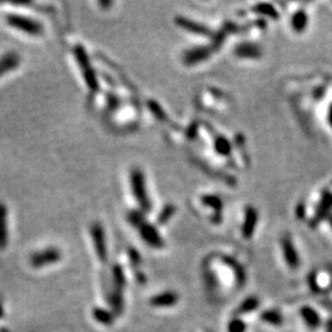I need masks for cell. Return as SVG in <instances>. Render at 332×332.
I'll use <instances>...</instances> for the list:
<instances>
[{
	"label": "cell",
	"instance_id": "6da1fadb",
	"mask_svg": "<svg viewBox=\"0 0 332 332\" xmlns=\"http://www.w3.org/2000/svg\"><path fill=\"white\" fill-rule=\"evenodd\" d=\"M73 53H74L75 59H77L78 64L80 67V71H82L83 77H84L85 84L87 85L91 91H97L98 90V80L96 77V73L92 69L91 63H90L89 56H87L86 51L83 46L77 45L73 48Z\"/></svg>",
	"mask_w": 332,
	"mask_h": 332
},
{
	"label": "cell",
	"instance_id": "7a4b0ae2",
	"mask_svg": "<svg viewBox=\"0 0 332 332\" xmlns=\"http://www.w3.org/2000/svg\"><path fill=\"white\" fill-rule=\"evenodd\" d=\"M131 188L134 198L138 202L139 207L143 212L148 213L152 209L149 196L147 191V183H145L144 173L139 168H133L131 172Z\"/></svg>",
	"mask_w": 332,
	"mask_h": 332
},
{
	"label": "cell",
	"instance_id": "3957f363",
	"mask_svg": "<svg viewBox=\"0 0 332 332\" xmlns=\"http://www.w3.org/2000/svg\"><path fill=\"white\" fill-rule=\"evenodd\" d=\"M6 24L21 32L27 33L31 36H41L45 32V27L37 20H33L32 17L24 16V15L10 14L6 17Z\"/></svg>",
	"mask_w": 332,
	"mask_h": 332
},
{
	"label": "cell",
	"instance_id": "277c9868",
	"mask_svg": "<svg viewBox=\"0 0 332 332\" xmlns=\"http://www.w3.org/2000/svg\"><path fill=\"white\" fill-rule=\"evenodd\" d=\"M61 258H62V253L58 249L48 248L45 249V250L33 253V255L31 256L30 262L31 264H32V267H35V268H41V267H45L47 266V264L59 262L61 261Z\"/></svg>",
	"mask_w": 332,
	"mask_h": 332
},
{
	"label": "cell",
	"instance_id": "5b68a950",
	"mask_svg": "<svg viewBox=\"0 0 332 332\" xmlns=\"http://www.w3.org/2000/svg\"><path fill=\"white\" fill-rule=\"evenodd\" d=\"M281 246H282V251H283V256H284V261L287 263V266L289 267L290 269H298L300 266V258L299 255H298V251L295 249L294 243L290 239L289 235H284L281 240Z\"/></svg>",
	"mask_w": 332,
	"mask_h": 332
},
{
	"label": "cell",
	"instance_id": "8992f818",
	"mask_svg": "<svg viewBox=\"0 0 332 332\" xmlns=\"http://www.w3.org/2000/svg\"><path fill=\"white\" fill-rule=\"evenodd\" d=\"M91 239L94 243V248L97 253L98 260L101 262L107 261V246H106L105 232L98 223H95L91 227Z\"/></svg>",
	"mask_w": 332,
	"mask_h": 332
},
{
	"label": "cell",
	"instance_id": "52a82bcc",
	"mask_svg": "<svg viewBox=\"0 0 332 332\" xmlns=\"http://www.w3.org/2000/svg\"><path fill=\"white\" fill-rule=\"evenodd\" d=\"M213 51L214 49L212 48V46H199V47L190 48L183 53V64H186V66H194V64L201 63V62L209 58V56H211Z\"/></svg>",
	"mask_w": 332,
	"mask_h": 332
},
{
	"label": "cell",
	"instance_id": "ba28073f",
	"mask_svg": "<svg viewBox=\"0 0 332 332\" xmlns=\"http://www.w3.org/2000/svg\"><path fill=\"white\" fill-rule=\"evenodd\" d=\"M139 233H141L143 240L149 246H152V248L154 249L164 248V240H163L158 229L153 224L144 222L141 227H139Z\"/></svg>",
	"mask_w": 332,
	"mask_h": 332
},
{
	"label": "cell",
	"instance_id": "9c48e42d",
	"mask_svg": "<svg viewBox=\"0 0 332 332\" xmlns=\"http://www.w3.org/2000/svg\"><path fill=\"white\" fill-rule=\"evenodd\" d=\"M175 22H176V25L180 26L181 28H183V30L188 31V32H191V33H194V35L207 36V37L213 35V32H212L211 28H208L207 26L199 24V22L193 21V20L187 19V17L177 16L175 19Z\"/></svg>",
	"mask_w": 332,
	"mask_h": 332
},
{
	"label": "cell",
	"instance_id": "30bf717a",
	"mask_svg": "<svg viewBox=\"0 0 332 332\" xmlns=\"http://www.w3.org/2000/svg\"><path fill=\"white\" fill-rule=\"evenodd\" d=\"M258 222V213L253 207L249 206L245 209V217H244L243 227H241V233L245 239H251L255 234L256 227Z\"/></svg>",
	"mask_w": 332,
	"mask_h": 332
},
{
	"label": "cell",
	"instance_id": "8fae6325",
	"mask_svg": "<svg viewBox=\"0 0 332 332\" xmlns=\"http://www.w3.org/2000/svg\"><path fill=\"white\" fill-rule=\"evenodd\" d=\"M178 302V294L175 292H164L154 295L150 299V305L155 308H168Z\"/></svg>",
	"mask_w": 332,
	"mask_h": 332
},
{
	"label": "cell",
	"instance_id": "7c38bea8",
	"mask_svg": "<svg viewBox=\"0 0 332 332\" xmlns=\"http://www.w3.org/2000/svg\"><path fill=\"white\" fill-rule=\"evenodd\" d=\"M20 64V57L15 52H7L0 57V77L12 72Z\"/></svg>",
	"mask_w": 332,
	"mask_h": 332
},
{
	"label": "cell",
	"instance_id": "4fadbf2b",
	"mask_svg": "<svg viewBox=\"0 0 332 332\" xmlns=\"http://www.w3.org/2000/svg\"><path fill=\"white\" fill-rule=\"evenodd\" d=\"M235 54L239 58L257 59L262 56L261 48L253 43H241L235 48Z\"/></svg>",
	"mask_w": 332,
	"mask_h": 332
},
{
	"label": "cell",
	"instance_id": "5bb4252c",
	"mask_svg": "<svg viewBox=\"0 0 332 332\" xmlns=\"http://www.w3.org/2000/svg\"><path fill=\"white\" fill-rule=\"evenodd\" d=\"M201 202L207 206L208 208L213 209L214 211V222L218 223L220 222V217H222V211H223V201L218 196L214 194H204L201 197Z\"/></svg>",
	"mask_w": 332,
	"mask_h": 332
},
{
	"label": "cell",
	"instance_id": "9a60e30c",
	"mask_svg": "<svg viewBox=\"0 0 332 332\" xmlns=\"http://www.w3.org/2000/svg\"><path fill=\"white\" fill-rule=\"evenodd\" d=\"M9 241V230H7V209L5 204L0 203V250L6 248Z\"/></svg>",
	"mask_w": 332,
	"mask_h": 332
},
{
	"label": "cell",
	"instance_id": "2e32d148",
	"mask_svg": "<svg viewBox=\"0 0 332 332\" xmlns=\"http://www.w3.org/2000/svg\"><path fill=\"white\" fill-rule=\"evenodd\" d=\"M300 316L310 329H318L321 324V319L319 314L310 307H303L300 309Z\"/></svg>",
	"mask_w": 332,
	"mask_h": 332
},
{
	"label": "cell",
	"instance_id": "e0dca14e",
	"mask_svg": "<svg viewBox=\"0 0 332 332\" xmlns=\"http://www.w3.org/2000/svg\"><path fill=\"white\" fill-rule=\"evenodd\" d=\"M309 24V17L304 10L295 12L292 17V27L295 32H304Z\"/></svg>",
	"mask_w": 332,
	"mask_h": 332
},
{
	"label": "cell",
	"instance_id": "ac0fdd59",
	"mask_svg": "<svg viewBox=\"0 0 332 332\" xmlns=\"http://www.w3.org/2000/svg\"><path fill=\"white\" fill-rule=\"evenodd\" d=\"M214 149L218 154L223 157H229L232 154V144L223 136H218L214 139Z\"/></svg>",
	"mask_w": 332,
	"mask_h": 332
},
{
	"label": "cell",
	"instance_id": "d6986e66",
	"mask_svg": "<svg viewBox=\"0 0 332 332\" xmlns=\"http://www.w3.org/2000/svg\"><path fill=\"white\" fill-rule=\"evenodd\" d=\"M260 305V300L257 299L256 297H249L239 305V308L237 309V314L238 315H244V314L251 313V311H255L256 309L258 308Z\"/></svg>",
	"mask_w": 332,
	"mask_h": 332
},
{
	"label": "cell",
	"instance_id": "ffe728a7",
	"mask_svg": "<svg viewBox=\"0 0 332 332\" xmlns=\"http://www.w3.org/2000/svg\"><path fill=\"white\" fill-rule=\"evenodd\" d=\"M261 320L269 324L272 326H281L283 323V318L276 310H266L261 314Z\"/></svg>",
	"mask_w": 332,
	"mask_h": 332
},
{
	"label": "cell",
	"instance_id": "44dd1931",
	"mask_svg": "<svg viewBox=\"0 0 332 332\" xmlns=\"http://www.w3.org/2000/svg\"><path fill=\"white\" fill-rule=\"evenodd\" d=\"M253 11L258 12V14H262L266 17H272V19L274 20L279 17L278 11L274 9L273 5L268 4V2H260V4H257L255 7H253Z\"/></svg>",
	"mask_w": 332,
	"mask_h": 332
},
{
	"label": "cell",
	"instance_id": "7402d4cb",
	"mask_svg": "<svg viewBox=\"0 0 332 332\" xmlns=\"http://www.w3.org/2000/svg\"><path fill=\"white\" fill-rule=\"evenodd\" d=\"M92 316H94L96 321L103 324V325H111V324L113 323V320H115V316H113L110 311H106L100 308H95L94 310H92Z\"/></svg>",
	"mask_w": 332,
	"mask_h": 332
},
{
	"label": "cell",
	"instance_id": "603a6c76",
	"mask_svg": "<svg viewBox=\"0 0 332 332\" xmlns=\"http://www.w3.org/2000/svg\"><path fill=\"white\" fill-rule=\"evenodd\" d=\"M148 108H149L150 112L155 116V118H158L162 122L167 121V115H166L165 111L163 110V107L157 102V101L154 100L148 101Z\"/></svg>",
	"mask_w": 332,
	"mask_h": 332
},
{
	"label": "cell",
	"instance_id": "cb8c5ba5",
	"mask_svg": "<svg viewBox=\"0 0 332 332\" xmlns=\"http://www.w3.org/2000/svg\"><path fill=\"white\" fill-rule=\"evenodd\" d=\"M113 273V282H115V290H118V292H122V289L124 288V284H126V278H124L123 271H122L121 267L118 264H115L112 269Z\"/></svg>",
	"mask_w": 332,
	"mask_h": 332
},
{
	"label": "cell",
	"instance_id": "d4e9b609",
	"mask_svg": "<svg viewBox=\"0 0 332 332\" xmlns=\"http://www.w3.org/2000/svg\"><path fill=\"white\" fill-rule=\"evenodd\" d=\"M176 213V207L172 204H167L164 208L162 209V212L159 213V218H158V223L159 224H165L170 220V218Z\"/></svg>",
	"mask_w": 332,
	"mask_h": 332
},
{
	"label": "cell",
	"instance_id": "484cf974",
	"mask_svg": "<svg viewBox=\"0 0 332 332\" xmlns=\"http://www.w3.org/2000/svg\"><path fill=\"white\" fill-rule=\"evenodd\" d=\"M228 332H246V324L241 319L235 318L228 325Z\"/></svg>",
	"mask_w": 332,
	"mask_h": 332
},
{
	"label": "cell",
	"instance_id": "4316f807",
	"mask_svg": "<svg viewBox=\"0 0 332 332\" xmlns=\"http://www.w3.org/2000/svg\"><path fill=\"white\" fill-rule=\"evenodd\" d=\"M111 304H112L113 310L116 311V314H119L123 308V298H122V292L115 290L111 298Z\"/></svg>",
	"mask_w": 332,
	"mask_h": 332
},
{
	"label": "cell",
	"instance_id": "83f0119b",
	"mask_svg": "<svg viewBox=\"0 0 332 332\" xmlns=\"http://www.w3.org/2000/svg\"><path fill=\"white\" fill-rule=\"evenodd\" d=\"M128 220L132 225L139 228L144 223V217H143V213L141 212L133 211L128 214Z\"/></svg>",
	"mask_w": 332,
	"mask_h": 332
},
{
	"label": "cell",
	"instance_id": "f1b7e54d",
	"mask_svg": "<svg viewBox=\"0 0 332 332\" xmlns=\"http://www.w3.org/2000/svg\"><path fill=\"white\" fill-rule=\"evenodd\" d=\"M309 285H310V289L314 290V292H318L319 290V284H318V276L316 273L309 274Z\"/></svg>",
	"mask_w": 332,
	"mask_h": 332
},
{
	"label": "cell",
	"instance_id": "f546056e",
	"mask_svg": "<svg viewBox=\"0 0 332 332\" xmlns=\"http://www.w3.org/2000/svg\"><path fill=\"white\" fill-rule=\"evenodd\" d=\"M129 255H131V260L133 261V262H136V263H138V262L141 261V257H139V253L137 252V251L131 250V251H129Z\"/></svg>",
	"mask_w": 332,
	"mask_h": 332
},
{
	"label": "cell",
	"instance_id": "4dcf8cb0",
	"mask_svg": "<svg viewBox=\"0 0 332 332\" xmlns=\"http://www.w3.org/2000/svg\"><path fill=\"white\" fill-rule=\"evenodd\" d=\"M326 331L332 332V319L328 321V325H326Z\"/></svg>",
	"mask_w": 332,
	"mask_h": 332
},
{
	"label": "cell",
	"instance_id": "1f68e13d",
	"mask_svg": "<svg viewBox=\"0 0 332 332\" xmlns=\"http://www.w3.org/2000/svg\"><path fill=\"white\" fill-rule=\"evenodd\" d=\"M329 122H330V124L332 127V106H331L330 111H329Z\"/></svg>",
	"mask_w": 332,
	"mask_h": 332
},
{
	"label": "cell",
	"instance_id": "d6a6232c",
	"mask_svg": "<svg viewBox=\"0 0 332 332\" xmlns=\"http://www.w3.org/2000/svg\"><path fill=\"white\" fill-rule=\"evenodd\" d=\"M1 315H2V309L0 307V318H1Z\"/></svg>",
	"mask_w": 332,
	"mask_h": 332
},
{
	"label": "cell",
	"instance_id": "836d02e7",
	"mask_svg": "<svg viewBox=\"0 0 332 332\" xmlns=\"http://www.w3.org/2000/svg\"><path fill=\"white\" fill-rule=\"evenodd\" d=\"M330 223H331V228H332V217L330 218Z\"/></svg>",
	"mask_w": 332,
	"mask_h": 332
}]
</instances>
